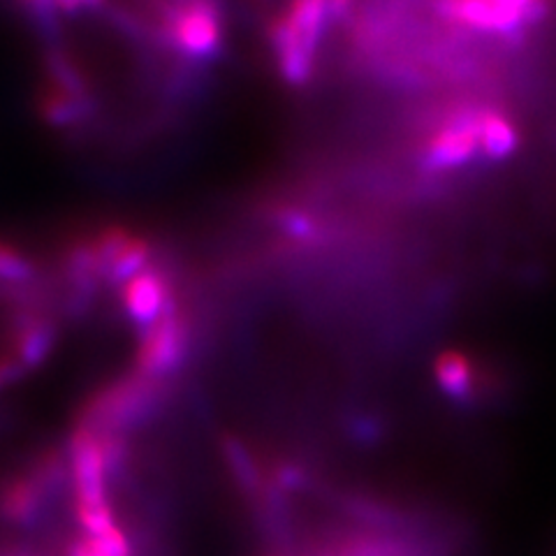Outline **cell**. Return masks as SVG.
Segmentation results:
<instances>
[{
	"instance_id": "cell-1",
	"label": "cell",
	"mask_w": 556,
	"mask_h": 556,
	"mask_svg": "<svg viewBox=\"0 0 556 556\" xmlns=\"http://www.w3.org/2000/svg\"><path fill=\"white\" fill-rule=\"evenodd\" d=\"M355 0H286L267 24V45L278 75L302 89L318 70L327 35L353 20Z\"/></svg>"
},
{
	"instance_id": "cell-2",
	"label": "cell",
	"mask_w": 556,
	"mask_h": 556,
	"mask_svg": "<svg viewBox=\"0 0 556 556\" xmlns=\"http://www.w3.org/2000/svg\"><path fill=\"white\" fill-rule=\"evenodd\" d=\"M149 38L186 65H204L223 54V0H184L153 10Z\"/></svg>"
},
{
	"instance_id": "cell-3",
	"label": "cell",
	"mask_w": 556,
	"mask_h": 556,
	"mask_svg": "<svg viewBox=\"0 0 556 556\" xmlns=\"http://www.w3.org/2000/svg\"><path fill=\"white\" fill-rule=\"evenodd\" d=\"M167 382L139 376L135 371L121 376L96 390L81 404L75 425L96 433H126L147 422L161 408Z\"/></svg>"
},
{
	"instance_id": "cell-4",
	"label": "cell",
	"mask_w": 556,
	"mask_h": 556,
	"mask_svg": "<svg viewBox=\"0 0 556 556\" xmlns=\"http://www.w3.org/2000/svg\"><path fill=\"white\" fill-rule=\"evenodd\" d=\"M67 480L65 452H40L30 464L0 482V519L12 527H35L54 506Z\"/></svg>"
},
{
	"instance_id": "cell-5",
	"label": "cell",
	"mask_w": 556,
	"mask_h": 556,
	"mask_svg": "<svg viewBox=\"0 0 556 556\" xmlns=\"http://www.w3.org/2000/svg\"><path fill=\"white\" fill-rule=\"evenodd\" d=\"M190 353V325L181 306H174L153 327L139 332L132 357V371L167 382L177 374Z\"/></svg>"
},
{
	"instance_id": "cell-6",
	"label": "cell",
	"mask_w": 556,
	"mask_h": 556,
	"mask_svg": "<svg viewBox=\"0 0 556 556\" xmlns=\"http://www.w3.org/2000/svg\"><path fill=\"white\" fill-rule=\"evenodd\" d=\"M480 108H459L441 118L422 149L420 165L443 174L468 167L480 159Z\"/></svg>"
},
{
	"instance_id": "cell-7",
	"label": "cell",
	"mask_w": 556,
	"mask_h": 556,
	"mask_svg": "<svg viewBox=\"0 0 556 556\" xmlns=\"http://www.w3.org/2000/svg\"><path fill=\"white\" fill-rule=\"evenodd\" d=\"M67 468L73 482L75 506H100L108 503V466H104L102 443L96 431L75 425L67 439Z\"/></svg>"
},
{
	"instance_id": "cell-8",
	"label": "cell",
	"mask_w": 556,
	"mask_h": 556,
	"mask_svg": "<svg viewBox=\"0 0 556 556\" xmlns=\"http://www.w3.org/2000/svg\"><path fill=\"white\" fill-rule=\"evenodd\" d=\"M118 300L121 311H124V316L137 332H144V329L167 316L174 306H179L172 276L163 267H149L130 278L118 290Z\"/></svg>"
},
{
	"instance_id": "cell-9",
	"label": "cell",
	"mask_w": 556,
	"mask_h": 556,
	"mask_svg": "<svg viewBox=\"0 0 556 556\" xmlns=\"http://www.w3.org/2000/svg\"><path fill=\"white\" fill-rule=\"evenodd\" d=\"M59 339L56 318L35 306H22L14 313L10 329V355L20 359L22 367L30 374L40 369L47 357L54 353Z\"/></svg>"
},
{
	"instance_id": "cell-10",
	"label": "cell",
	"mask_w": 556,
	"mask_h": 556,
	"mask_svg": "<svg viewBox=\"0 0 556 556\" xmlns=\"http://www.w3.org/2000/svg\"><path fill=\"white\" fill-rule=\"evenodd\" d=\"M38 112L47 126L56 130H75L93 116V100L75 98L47 84L38 100Z\"/></svg>"
},
{
	"instance_id": "cell-11",
	"label": "cell",
	"mask_w": 556,
	"mask_h": 556,
	"mask_svg": "<svg viewBox=\"0 0 556 556\" xmlns=\"http://www.w3.org/2000/svg\"><path fill=\"white\" fill-rule=\"evenodd\" d=\"M521 137L513 118L496 110H482L480 114V159L503 163L517 153Z\"/></svg>"
},
{
	"instance_id": "cell-12",
	"label": "cell",
	"mask_w": 556,
	"mask_h": 556,
	"mask_svg": "<svg viewBox=\"0 0 556 556\" xmlns=\"http://www.w3.org/2000/svg\"><path fill=\"white\" fill-rule=\"evenodd\" d=\"M153 263V243L142 235H130L126 247L118 251L112 260V265L102 271V286L124 288L130 278L149 269Z\"/></svg>"
},
{
	"instance_id": "cell-13",
	"label": "cell",
	"mask_w": 556,
	"mask_h": 556,
	"mask_svg": "<svg viewBox=\"0 0 556 556\" xmlns=\"http://www.w3.org/2000/svg\"><path fill=\"white\" fill-rule=\"evenodd\" d=\"M439 388L452 399H471L476 392V369L464 353L447 351L433 364Z\"/></svg>"
},
{
	"instance_id": "cell-14",
	"label": "cell",
	"mask_w": 556,
	"mask_h": 556,
	"mask_svg": "<svg viewBox=\"0 0 556 556\" xmlns=\"http://www.w3.org/2000/svg\"><path fill=\"white\" fill-rule=\"evenodd\" d=\"M38 278V265L35 260L14 243L0 241V283L8 286H26Z\"/></svg>"
},
{
	"instance_id": "cell-15",
	"label": "cell",
	"mask_w": 556,
	"mask_h": 556,
	"mask_svg": "<svg viewBox=\"0 0 556 556\" xmlns=\"http://www.w3.org/2000/svg\"><path fill=\"white\" fill-rule=\"evenodd\" d=\"M276 225L292 239H313L316 237V220H313L302 208H281L276 214Z\"/></svg>"
},
{
	"instance_id": "cell-16",
	"label": "cell",
	"mask_w": 556,
	"mask_h": 556,
	"mask_svg": "<svg viewBox=\"0 0 556 556\" xmlns=\"http://www.w3.org/2000/svg\"><path fill=\"white\" fill-rule=\"evenodd\" d=\"M24 376H28V371L22 367L20 359L10 353L0 355V392L14 386V382H20Z\"/></svg>"
},
{
	"instance_id": "cell-17",
	"label": "cell",
	"mask_w": 556,
	"mask_h": 556,
	"mask_svg": "<svg viewBox=\"0 0 556 556\" xmlns=\"http://www.w3.org/2000/svg\"><path fill=\"white\" fill-rule=\"evenodd\" d=\"M61 12H96L108 5V0H54Z\"/></svg>"
},
{
	"instance_id": "cell-18",
	"label": "cell",
	"mask_w": 556,
	"mask_h": 556,
	"mask_svg": "<svg viewBox=\"0 0 556 556\" xmlns=\"http://www.w3.org/2000/svg\"><path fill=\"white\" fill-rule=\"evenodd\" d=\"M67 556H104L89 538H77V541H73L67 545Z\"/></svg>"
}]
</instances>
